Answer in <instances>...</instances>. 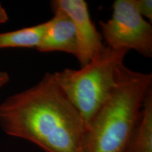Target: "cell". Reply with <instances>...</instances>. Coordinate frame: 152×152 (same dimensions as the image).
Listing matches in <instances>:
<instances>
[{
    "instance_id": "8992f818",
    "label": "cell",
    "mask_w": 152,
    "mask_h": 152,
    "mask_svg": "<svg viewBox=\"0 0 152 152\" xmlns=\"http://www.w3.org/2000/svg\"><path fill=\"white\" fill-rule=\"evenodd\" d=\"M54 16L47 21L40 43L36 48L39 52H61L77 56V39L73 23L65 13L54 9Z\"/></svg>"
},
{
    "instance_id": "5b68a950",
    "label": "cell",
    "mask_w": 152,
    "mask_h": 152,
    "mask_svg": "<svg viewBox=\"0 0 152 152\" xmlns=\"http://www.w3.org/2000/svg\"><path fill=\"white\" fill-rule=\"evenodd\" d=\"M52 10L62 11L71 18L77 39V56L81 67L104 52L106 46L103 38L90 18L87 4L84 0H54Z\"/></svg>"
},
{
    "instance_id": "9c48e42d",
    "label": "cell",
    "mask_w": 152,
    "mask_h": 152,
    "mask_svg": "<svg viewBox=\"0 0 152 152\" xmlns=\"http://www.w3.org/2000/svg\"><path fill=\"white\" fill-rule=\"evenodd\" d=\"M135 8L143 18L152 20V1L151 0H134Z\"/></svg>"
},
{
    "instance_id": "277c9868",
    "label": "cell",
    "mask_w": 152,
    "mask_h": 152,
    "mask_svg": "<svg viewBox=\"0 0 152 152\" xmlns=\"http://www.w3.org/2000/svg\"><path fill=\"white\" fill-rule=\"evenodd\" d=\"M106 47L131 49L146 58L152 57V26L135 8L134 0H115L111 18L99 22Z\"/></svg>"
},
{
    "instance_id": "7a4b0ae2",
    "label": "cell",
    "mask_w": 152,
    "mask_h": 152,
    "mask_svg": "<svg viewBox=\"0 0 152 152\" xmlns=\"http://www.w3.org/2000/svg\"><path fill=\"white\" fill-rule=\"evenodd\" d=\"M151 87V73L132 71L123 63L120 64L111 95L87 128V152H127Z\"/></svg>"
},
{
    "instance_id": "30bf717a",
    "label": "cell",
    "mask_w": 152,
    "mask_h": 152,
    "mask_svg": "<svg viewBox=\"0 0 152 152\" xmlns=\"http://www.w3.org/2000/svg\"><path fill=\"white\" fill-rule=\"evenodd\" d=\"M9 20V16L7 11L0 3V23H4Z\"/></svg>"
},
{
    "instance_id": "6da1fadb",
    "label": "cell",
    "mask_w": 152,
    "mask_h": 152,
    "mask_svg": "<svg viewBox=\"0 0 152 152\" xmlns=\"http://www.w3.org/2000/svg\"><path fill=\"white\" fill-rule=\"evenodd\" d=\"M0 126L7 135L45 152H87V125L53 73L6 99L0 104Z\"/></svg>"
},
{
    "instance_id": "52a82bcc",
    "label": "cell",
    "mask_w": 152,
    "mask_h": 152,
    "mask_svg": "<svg viewBox=\"0 0 152 152\" xmlns=\"http://www.w3.org/2000/svg\"><path fill=\"white\" fill-rule=\"evenodd\" d=\"M127 152H152V90L144 99Z\"/></svg>"
},
{
    "instance_id": "ba28073f",
    "label": "cell",
    "mask_w": 152,
    "mask_h": 152,
    "mask_svg": "<svg viewBox=\"0 0 152 152\" xmlns=\"http://www.w3.org/2000/svg\"><path fill=\"white\" fill-rule=\"evenodd\" d=\"M47 22L14 31L0 33V49L6 48H35L40 43Z\"/></svg>"
},
{
    "instance_id": "3957f363",
    "label": "cell",
    "mask_w": 152,
    "mask_h": 152,
    "mask_svg": "<svg viewBox=\"0 0 152 152\" xmlns=\"http://www.w3.org/2000/svg\"><path fill=\"white\" fill-rule=\"evenodd\" d=\"M128 52L106 47L102 54L80 69L65 68L53 73L57 84L80 114L87 128L111 95L115 85L117 68Z\"/></svg>"
},
{
    "instance_id": "8fae6325",
    "label": "cell",
    "mask_w": 152,
    "mask_h": 152,
    "mask_svg": "<svg viewBox=\"0 0 152 152\" xmlns=\"http://www.w3.org/2000/svg\"><path fill=\"white\" fill-rule=\"evenodd\" d=\"M9 81V76L7 73L2 72L0 73V88H1L3 86L8 83Z\"/></svg>"
}]
</instances>
